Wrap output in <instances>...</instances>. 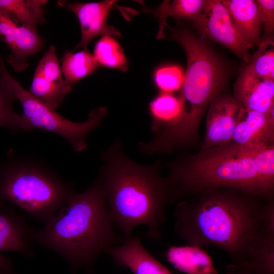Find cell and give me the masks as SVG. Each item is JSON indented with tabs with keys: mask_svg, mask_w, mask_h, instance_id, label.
Segmentation results:
<instances>
[{
	"mask_svg": "<svg viewBox=\"0 0 274 274\" xmlns=\"http://www.w3.org/2000/svg\"><path fill=\"white\" fill-rule=\"evenodd\" d=\"M260 11L262 25L263 26L265 38L261 39H273L272 35L274 30V1H255Z\"/></svg>",
	"mask_w": 274,
	"mask_h": 274,
	"instance_id": "28",
	"label": "cell"
},
{
	"mask_svg": "<svg viewBox=\"0 0 274 274\" xmlns=\"http://www.w3.org/2000/svg\"><path fill=\"white\" fill-rule=\"evenodd\" d=\"M207 2V0H165L156 9L146 12L153 14L158 21L157 38L165 39V29L169 27L166 23L168 17L189 19L195 23L201 18Z\"/></svg>",
	"mask_w": 274,
	"mask_h": 274,
	"instance_id": "20",
	"label": "cell"
},
{
	"mask_svg": "<svg viewBox=\"0 0 274 274\" xmlns=\"http://www.w3.org/2000/svg\"><path fill=\"white\" fill-rule=\"evenodd\" d=\"M106 253L117 265L127 268L133 274H172L145 248L140 235L111 247Z\"/></svg>",
	"mask_w": 274,
	"mask_h": 274,
	"instance_id": "16",
	"label": "cell"
},
{
	"mask_svg": "<svg viewBox=\"0 0 274 274\" xmlns=\"http://www.w3.org/2000/svg\"><path fill=\"white\" fill-rule=\"evenodd\" d=\"M237 33L250 47L261 42L262 22L257 3L253 0L221 1Z\"/></svg>",
	"mask_w": 274,
	"mask_h": 274,
	"instance_id": "17",
	"label": "cell"
},
{
	"mask_svg": "<svg viewBox=\"0 0 274 274\" xmlns=\"http://www.w3.org/2000/svg\"><path fill=\"white\" fill-rule=\"evenodd\" d=\"M116 2L105 0L97 2H74L66 5L67 9L77 16L81 31V40L71 52L81 48L86 49L88 44L97 37L107 36L115 39L120 37L118 30L107 22L109 13Z\"/></svg>",
	"mask_w": 274,
	"mask_h": 274,
	"instance_id": "12",
	"label": "cell"
},
{
	"mask_svg": "<svg viewBox=\"0 0 274 274\" xmlns=\"http://www.w3.org/2000/svg\"><path fill=\"white\" fill-rule=\"evenodd\" d=\"M44 224L36 229V243L57 253L74 267L92 264L124 239L116 233L106 191L98 176L83 192H75Z\"/></svg>",
	"mask_w": 274,
	"mask_h": 274,
	"instance_id": "3",
	"label": "cell"
},
{
	"mask_svg": "<svg viewBox=\"0 0 274 274\" xmlns=\"http://www.w3.org/2000/svg\"><path fill=\"white\" fill-rule=\"evenodd\" d=\"M101 158L104 164L98 176L106 191L109 214L124 240L131 236L135 227L145 225L148 238L159 241L169 203L161 161L151 165L133 161L123 152L119 140Z\"/></svg>",
	"mask_w": 274,
	"mask_h": 274,
	"instance_id": "2",
	"label": "cell"
},
{
	"mask_svg": "<svg viewBox=\"0 0 274 274\" xmlns=\"http://www.w3.org/2000/svg\"><path fill=\"white\" fill-rule=\"evenodd\" d=\"M0 39L11 51L7 63L17 72L28 66V58L40 51L46 41L39 35L37 27L17 24L1 12Z\"/></svg>",
	"mask_w": 274,
	"mask_h": 274,
	"instance_id": "11",
	"label": "cell"
},
{
	"mask_svg": "<svg viewBox=\"0 0 274 274\" xmlns=\"http://www.w3.org/2000/svg\"><path fill=\"white\" fill-rule=\"evenodd\" d=\"M186 198L174 214L180 238L217 247L232 263L274 268V199L229 187L205 189Z\"/></svg>",
	"mask_w": 274,
	"mask_h": 274,
	"instance_id": "1",
	"label": "cell"
},
{
	"mask_svg": "<svg viewBox=\"0 0 274 274\" xmlns=\"http://www.w3.org/2000/svg\"><path fill=\"white\" fill-rule=\"evenodd\" d=\"M273 110L263 113L242 107L232 143L245 148L274 145Z\"/></svg>",
	"mask_w": 274,
	"mask_h": 274,
	"instance_id": "13",
	"label": "cell"
},
{
	"mask_svg": "<svg viewBox=\"0 0 274 274\" xmlns=\"http://www.w3.org/2000/svg\"><path fill=\"white\" fill-rule=\"evenodd\" d=\"M61 61L64 79L71 86L93 73L99 66L94 55L87 48L75 53L66 51Z\"/></svg>",
	"mask_w": 274,
	"mask_h": 274,
	"instance_id": "22",
	"label": "cell"
},
{
	"mask_svg": "<svg viewBox=\"0 0 274 274\" xmlns=\"http://www.w3.org/2000/svg\"><path fill=\"white\" fill-rule=\"evenodd\" d=\"M93 55L99 65L122 72L127 69L128 62L122 48L114 38L101 37L95 44Z\"/></svg>",
	"mask_w": 274,
	"mask_h": 274,
	"instance_id": "24",
	"label": "cell"
},
{
	"mask_svg": "<svg viewBox=\"0 0 274 274\" xmlns=\"http://www.w3.org/2000/svg\"><path fill=\"white\" fill-rule=\"evenodd\" d=\"M46 0H0V12L19 25L37 27L45 22Z\"/></svg>",
	"mask_w": 274,
	"mask_h": 274,
	"instance_id": "21",
	"label": "cell"
},
{
	"mask_svg": "<svg viewBox=\"0 0 274 274\" xmlns=\"http://www.w3.org/2000/svg\"><path fill=\"white\" fill-rule=\"evenodd\" d=\"M233 94L246 109L268 113L274 108L273 80L256 76L246 65L235 81Z\"/></svg>",
	"mask_w": 274,
	"mask_h": 274,
	"instance_id": "15",
	"label": "cell"
},
{
	"mask_svg": "<svg viewBox=\"0 0 274 274\" xmlns=\"http://www.w3.org/2000/svg\"><path fill=\"white\" fill-rule=\"evenodd\" d=\"M165 256L176 269L185 274H218L210 256L199 247L170 246Z\"/></svg>",
	"mask_w": 274,
	"mask_h": 274,
	"instance_id": "19",
	"label": "cell"
},
{
	"mask_svg": "<svg viewBox=\"0 0 274 274\" xmlns=\"http://www.w3.org/2000/svg\"><path fill=\"white\" fill-rule=\"evenodd\" d=\"M165 177L169 203L205 189L229 187L271 200L266 195L254 165L252 149L233 143L200 149L168 163Z\"/></svg>",
	"mask_w": 274,
	"mask_h": 274,
	"instance_id": "4",
	"label": "cell"
},
{
	"mask_svg": "<svg viewBox=\"0 0 274 274\" xmlns=\"http://www.w3.org/2000/svg\"><path fill=\"white\" fill-rule=\"evenodd\" d=\"M184 74L177 66H165L157 68L154 74V81L161 92L171 93L179 89Z\"/></svg>",
	"mask_w": 274,
	"mask_h": 274,
	"instance_id": "27",
	"label": "cell"
},
{
	"mask_svg": "<svg viewBox=\"0 0 274 274\" xmlns=\"http://www.w3.org/2000/svg\"><path fill=\"white\" fill-rule=\"evenodd\" d=\"M16 94L0 73V127L17 132L21 129L22 117L14 108Z\"/></svg>",
	"mask_w": 274,
	"mask_h": 274,
	"instance_id": "25",
	"label": "cell"
},
{
	"mask_svg": "<svg viewBox=\"0 0 274 274\" xmlns=\"http://www.w3.org/2000/svg\"><path fill=\"white\" fill-rule=\"evenodd\" d=\"M76 192L50 166L9 150L0 160V208L8 203L45 224Z\"/></svg>",
	"mask_w": 274,
	"mask_h": 274,
	"instance_id": "6",
	"label": "cell"
},
{
	"mask_svg": "<svg viewBox=\"0 0 274 274\" xmlns=\"http://www.w3.org/2000/svg\"><path fill=\"white\" fill-rule=\"evenodd\" d=\"M173 31L186 54L187 68L179 96L188 104L183 121L164 133L165 142L175 149L186 147L198 138L202 118L212 100L222 94L227 74L222 60L203 41L185 29Z\"/></svg>",
	"mask_w": 274,
	"mask_h": 274,
	"instance_id": "5",
	"label": "cell"
},
{
	"mask_svg": "<svg viewBox=\"0 0 274 274\" xmlns=\"http://www.w3.org/2000/svg\"><path fill=\"white\" fill-rule=\"evenodd\" d=\"M242 106L232 96L220 94L207 109L206 133L201 149L232 143Z\"/></svg>",
	"mask_w": 274,
	"mask_h": 274,
	"instance_id": "10",
	"label": "cell"
},
{
	"mask_svg": "<svg viewBox=\"0 0 274 274\" xmlns=\"http://www.w3.org/2000/svg\"><path fill=\"white\" fill-rule=\"evenodd\" d=\"M250 148L259 182L267 196L273 199L274 145Z\"/></svg>",
	"mask_w": 274,
	"mask_h": 274,
	"instance_id": "23",
	"label": "cell"
},
{
	"mask_svg": "<svg viewBox=\"0 0 274 274\" xmlns=\"http://www.w3.org/2000/svg\"><path fill=\"white\" fill-rule=\"evenodd\" d=\"M0 73L13 89L21 105V130L42 129L57 134L64 138L76 152H81L87 147L86 138L105 118L108 112L106 107L91 110L84 122H73L47 107L25 90L9 72L2 57L0 58Z\"/></svg>",
	"mask_w": 274,
	"mask_h": 274,
	"instance_id": "7",
	"label": "cell"
},
{
	"mask_svg": "<svg viewBox=\"0 0 274 274\" xmlns=\"http://www.w3.org/2000/svg\"><path fill=\"white\" fill-rule=\"evenodd\" d=\"M72 89L62 77L56 48L50 45L35 69L28 92L52 110L55 111Z\"/></svg>",
	"mask_w": 274,
	"mask_h": 274,
	"instance_id": "9",
	"label": "cell"
},
{
	"mask_svg": "<svg viewBox=\"0 0 274 274\" xmlns=\"http://www.w3.org/2000/svg\"><path fill=\"white\" fill-rule=\"evenodd\" d=\"M224 274H274V271L256 264H228Z\"/></svg>",
	"mask_w": 274,
	"mask_h": 274,
	"instance_id": "29",
	"label": "cell"
},
{
	"mask_svg": "<svg viewBox=\"0 0 274 274\" xmlns=\"http://www.w3.org/2000/svg\"><path fill=\"white\" fill-rule=\"evenodd\" d=\"M35 229L14 208L5 204L0 208V253L16 252L31 256L36 242Z\"/></svg>",
	"mask_w": 274,
	"mask_h": 274,
	"instance_id": "14",
	"label": "cell"
},
{
	"mask_svg": "<svg viewBox=\"0 0 274 274\" xmlns=\"http://www.w3.org/2000/svg\"><path fill=\"white\" fill-rule=\"evenodd\" d=\"M0 274H15L11 259L0 253Z\"/></svg>",
	"mask_w": 274,
	"mask_h": 274,
	"instance_id": "30",
	"label": "cell"
},
{
	"mask_svg": "<svg viewBox=\"0 0 274 274\" xmlns=\"http://www.w3.org/2000/svg\"><path fill=\"white\" fill-rule=\"evenodd\" d=\"M194 24L204 36L226 47L245 63L251 61L250 48L237 33L221 1L207 0L201 18Z\"/></svg>",
	"mask_w": 274,
	"mask_h": 274,
	"instance_id": "8",
	"label": "cell"
},
{
	"mask_svg": "<svg viewBox=\"0 0 274 274\" xmlns=\"http://www.w3.org/2000/svg\"><path fill=\"white\" fill-rule=\"evenodd\" d=\"M273 39L261 40L258 49L252 55L251 61L247 63V67L256 76L266 79H274V51L267 49L273 46Z\"/></svg>",
	"mask_w": 274,
	"mask_h": 274,
	"instance_id": "26",
	"label": "cell"
},
{
	"mask_svg": "<svg viewBox=\"0 0 274 274\" xmlns=\"http://www.w3.org/2000/svg\"><path fill=\"white\" fill-rule=\"evenodd\" d=\"M149 112L151 130L156 134L180 124L186 113L182 98L165 92H161L150 102Z\"/></svg>",
	"mask_w": 274,
	"mask_h": 274,
	"instance_id": "18",
	"label": "cell"
}]
</instances>
